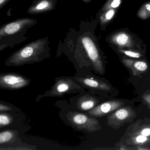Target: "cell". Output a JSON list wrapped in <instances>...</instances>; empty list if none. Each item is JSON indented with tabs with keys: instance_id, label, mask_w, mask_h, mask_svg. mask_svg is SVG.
<instances>
[{
	"instance_id": "6da1fadb",
	"label": "cell",
	"mask_w": 150,
	"mask_h": 150,
	"mask_svg": "<svg viewBox=\"0 0 150 150\" xmlns=\"http://www.w3.org/2000/svg\"><path fill=\"white\" fill-rule=\"evenodd\" d=\"M48 38L28 44L13 53L5 62L7 66L19 67L39 63L50 57Z\"/></svg>"
},
{
	"instance_id": "7a4b0ae2",
	"label": "cell",
	"mask_w": 150,
	"mask_h": 150,
	"mask_svg": "<svg viewBox=\"0 0 150 150\" xmlns=\"http://www.w3.org/2000/svg\"><path fill=\"white\" fill-rule=\"evenodd\" d=\"M37 23L35 19L23 18L3 25L0 28L1 50L7 47H14L26 41L27 30Z\"/></svg>"
},
{
	"instance_id": "3957f363",
	"label": "cell",
	"mask_w": 150,
	"mask_h": 150,
	"mask_svg": "<svg viewBox=\"0 0 150 150\" xmlns=\"http://www.w3.org/2000/svg\"><path fill=\"white\" fill-rule=\"evenodd\" d=\"M79 39L85 54L95 71L99 74H104L105 71L100 53L94 40L88 35H82Z\"/></svg>"
},
{
	"instance_id": "277c9868",
	"label": "cell",
	"mask_w": 150,
	"mask_h": 150,
	"mask_svg": "<svg viewBox=\"0 0 150 150\" xmlns=\"http://www.w3.org/2000/svg\"><path fill=\"white\" fill-rule=\"evenodd\" d=\"M76 82L70 77L57 78L55 84L52 87L50 90L46 92L43 95L40 96V98L45 96L63 97L67 94L79 92L81 90L82 86Z\"/></svg>"
},
{
	"instance_id": "5b68a950",
	"label": "cell",
	"mask_w": 150,
	"mask_h": 150,
	"mask_svg": "<svg viewBox=\"0 0 150 150\" xmlns=\"http://www.w3.org/2000/svg\"><path fill=\"white\" fill-rule=\"evenodd\" d=\"M66 117L69 123L74 128L78 130H85L92 132L101 129L98 120L89 117L86 114L76 111H69Z\"/></svg>"
},
{
	"instance_id": "8992f818",
	"label": "cell",
	"mask_w": 150,
	"mask_h": 150,
	"mask_svg": "<svg viewBox=\"0 0 150 150\" xmlns=\"http://www.w3.org/2000/svg\"><path fill=\"white\" fill-rule=\"evenodd\" d=\"M136 116V111L131 107H123L108 116L107 124L114 129H118L125 124L132 122Z\"/></svg>"
},
{
	"instance_id": "52a82bcc",
	"label": "cell",
	"mask_w": 150,
	"mask_h": 150,
	"mask_svg": "<svg viewBox=\"0 0 150 150\" xmlns=\"http://www.w3.org/2000/svg\"><path fill=\"white\" fill-rule=\"evenodd\" d=\"M30 80L27 77L16 73L0 74V88L7 90H19L28 86Z\"/></svg>"
},
{
	"instance_id": "ba28073f",
	"label": "cell",
	"mask_w": 150,
	"mask_h": 150,
	"mask_svg": "<svg viewBox=\"0 0 150 150\" xmlns=\"http://www.w3.org/2000/svg\"><path fill=\"white\" fill-rule=\"evenodd\" d=\"M108 41L111 44L121 49L135 50L136 47H138L133 36L124 30L112 33L109 36Z\"/></svg>"
},
{
	"instance_id": "9c48e42d",
	"label": "cell",
	"mask_w": 150,
	"mask_h": 150,
	"mask_svg": "<svg viewBox=\"0 0 150 150\" xmlns=\"http://www.w3.org/2000/svg\"><path fill=\"white\" fill-rule=\"evenodd\" d=\"M122 101L113 100L101 103L86 112L87 115L96 117H100L112 113L124 106Z\"/></svg>"
},
{
	"instance_id": "30bf717a",
	"label": "cell",
	"mask_w": 150,
	"mask_h": 150,
	"mask_svg": "<svg viewBox=\"0 0 150 150\" xmlns=\"http://www.w3.org/2000/svg\"><path fill=\"white\" fill-rule=\"evenodd\" d=\"M74 79L81 86L86 88L107 91H109L111 89L110 86L107 83L92 77L80 76L75 77Z\"/></svg>"
},
{
	"instance_id": "8fae6325",
	"label": "cell",
	"mask_w": 150,
	"mask_h": 150,
	"mask_svg": "<svg viewBox=\"0 0 150 150\" xmlns=\"http://www.w3.org/2000/svg\"><path fill=\"white\" fill-rule=\"evenodd\" d=\"M57 1V0H36L28 10V13L37 15L52 11L56 8Z\"/></svg>"
},
{
	"instance_id": "7c38bea8",
	"label": "cell",
	"mask_w": 150,
	"mask_h": 150,
	"mask_svg": "<svg viewBox=\"0 0 150 150\" xmlns=\"http://www.w3.org/2000/svg\"><path fill=\"white\" fill-rule=\"evenodd\" d=\"M122 63L127 68L131 71L134 76H137L144 73L148 69V65L146 62L142 60H135L132 59L123 58Z\"/></svg>"
},
{
	"instance_id": "4fadbf2b",
	"label": "cell",
	"mask_w": 150,
	"mask_h": 150,
	"mask_svg": "<svg viewBox=\"0 0 150 150\" xmlns=\"http://www.w3.org/2000/svg\"><path fill=\"white\" fill-rule=\"evenodd\" d=\"M99 102V101L95 97L88 94L84 95L78 98L76 106L81 111H88L97 106Z\"/></svg>"
},
{
	"instance_id": "5bb4252c",
	"label": "cell",
	"mask_w": 150,
	"mask_h": 150,
	"mask_svg": "<svg viewBox=\"0 0 150 150\" xmlns=\"http://www.w3.org/2000/svg\"><path fill=\"white\" fill-rule=\"evenodd\" d=\"M117 9H110L99 13L98 21L101 26H107L114 19Z\"/></svg>"
},
{
	"instance_id": "9a60e30c",
	"label": "cell",
	"mask_w": 150,
	"mask_h": 150,
	"mask_svg": "<svg viewBox=\"0 0 150 150\" xmlns=\"http://www.w3.org/2000/svg\"><path fill=\"white\" fill-rule=\"evenodd\" d=\"M137 16L141 20H145L150 18V1L143 4L139 9Z\"/></svg>"
},
{
	"instance_id": "2e32d148",
	"label": "cell",
	"mask_w": 150,
	"mask_h": 150,
	"mask_svg": "<svg viewBox=\"0 0 150 150\" xmlns=\"http://www.w3.org/2000/svg\"><path fill=\"white\" fill-rule=\"evenodd\" d=\"M16 133L12 130H6L1 132L0 133V144L8 143L15 139Z\"/></svg>"
},
{
	"instance_id": "e0dca14e",
	"label": "cell",
	"mask_w": 150,
	"mask_h": 150,
	"mask_svg": "<svg viewBox=\"0 0 150 150\" xmlns=\"http://www.w3.org/2000/svg\"><path fill=\"white\" fill-rule=\"evenodd\" d=\"M122 0H107L99 13L104 12L110 9H117L120 7Z\"/></svg>"
},
{
	"instance_id": "ac0fdd59",
	"label": "cell",
	"mask_w": 150,
	"mask_h": 150,
	"mask_svg": "<svg viewBox=\"0 0 150 150\" xmlns=\"http://www.w3.org/2000/svg\"><path fill=\"white\" fill-rule=\"evenodd\" d=\"M13 117L10 114L4 112L0 114V128L8 126L13 122Z\"/></svg>"
},
{
	"instance_id": "d6986e66",
	"label": "cell",
	"mask_w": 150,
	"mask_h": 150,
	"mask_svg": "<svg viewBox=\"0 0 150 150\" xmlns=\"http://www.w3.org/2000/svg\"><path fill=\"white\" fill-rule=\"evenodd\" d=\"M117 50L120 53L132 58H140L143 57L142 54L136 50L118 48Z\"/></svg>"
},
{
	"instance_id": "ffe728a7",
	"label": "cell",
	"mask_w": 150,
	"mask_h": 150,
	"mask_svg": "<svg viewBox=\"0 0 150 150\" xmlns=\"http://www.w3.org/2000/svg\"><path fill=\"white\" fill-rule=\"evenodd\" d=\"M133 142L136 144H143L148 141L147 137L143 135H139L136 136L132 139Z\"/></svg>"
},
{
	"instance_id": "44dd1931",
	"label": "cell",
	"mask_w": 150,
	"mask_h": 150,
	"mask_svg": "<svg viewBox=\"0 0 150 150\" xmlns=\"http://www.w3.org/2000/svg\"><path fill=\"white\" fill-rule=\"evenodd\" d=\"M141 135L146 137L150 136V127H146L143 128L139 132Z\"/></svg>"
},
{
	"instance_id": "7402d4cb",
	"label": "cell",
	"mask_w": 150,
	"mask_h": 150,
	"mask_svg": "<svg viewBox=\"0 0 150 150\" xmlns=\"http://www.w3.org/2000/svg\"><path fill=\"white\" fill-rule=\"evenodd\" d=\"M12 108L9 107L8 105H6L3 103H0V111L1 112H5V111H10L12 110Z\"/></svg>"
},
{
	"instance_id": "603a6c76",
	"label": "cell",
	"mask_w": 150,
	"mask_h": 150,
	"mask_svg": "<svg viewBox=\"0 0 150 150\" xmlns=\"http://www.w3.org/2000/svg\"><path fill=\"white\" fill-rule=\"evenodd\" d=\"M143 98L144 100L146 102L148 106L150 107V93L144 95L143 96Z\"/></svg>"
},
{
	"instance_id": "cb8c5ba5",
	"label": "cell",
	"mask_w": 150,
	"mask_h": 150,
	"mask_svg": "<svg viewBox=\"0 0 150 150\" xmlns=\"http://www.w3.org/2000/svg\"><path fill=\"white\" fill-rule=\"evenodd\" d=\"M10 0H0V8L1 9Z\"/></svg>"
},
{
	"instance_id": "d4e9b609",
	"label": "cell",
	"mask_w": 150,
	"mask_h": 150,
	"mask_svg": "<svg viewBox=\"0 0 150 150\" xmlns=\"http://www.w3.org/2000/svg\"><path fill=\"white\" fill-rule=\"evenodd\" d=\"M84 2L86 3H89L92 0H82Z\"/></svg>"
}]
</instances>
